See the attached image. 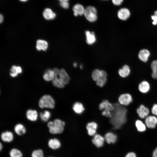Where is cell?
<instances>
[{
    "label": "cell",
    "mask_w": 157,
    "mask_h": 157,
    "mask_svg": "<svg viewBox=\"0 0 157 157\" xmlns=\"http://www.w3.org/2000/svg\"><path fill=\"white\" fill-rule=\"evenodd\" d=\"M10 75L12 77H15L17 76L18 74H21L22 72V68L19 66L13 65L10 70Z\"/></svg>",
    "instance_id": "obj_25"
},
{
    "label": "cell",
    "mask_w": 157,
    "mask_h": 157,
    "mask_svg": "<svg viewBox=\"0 0 157 157\" xmlns=\"http://www.w3.org/2000/svg\"><path fill=\"white\" fill-rule=\"evenodd\" d=\"M152 157H157V147L153 151Z\"/></svg>",
    "instance_id": "obj_42"
},
{
    "label": "cell",
    "mask_w": 157,
    "mask_h": 157,
    "mask_svg": "<svg viewBox=\"0 0 157 157\" xmlns=\"http://www.w3.org/2000/svg\"><path fill=\"white\" fill-rule=\"evenodd\" d=\"M119 75L121 77L125 78L128 76L130 72V69L127 65H124L118 71Z\"/></svg>",
    "instance_id": "obj_22"
},
{
    "label": "cell",
    "mask_w": 157,
    "mask_h": 157,
    "mask_svg": "<svg viewBox=\"0 0 157 157\" xmlns=\"http://www.w3.org/2000/svg\"><path fill=\"white\" fill-rule=\"evenodd\" d=\"M60 6L63 8L67 9L69 7V4L67 1H63L60 3Z\"/></svg>",
    "instance_id": "obj_38"
},
{
    "label": "cell",
    "mask_w": 157,
    "mask_h": 157,
    "mask_svg": "<svg viewBox=\"0 0 157 157\" xmlns=\"http://www.w3.org/2000/svg\"><path fill=\"white\" fill-rule=\"evenodd\" d=\"M151 19L153 20L152 24L153 25H156L157 24V10L154 12V15L151 16Z\"/></svg>",
    "instance_id": "obj_35"
},
{
    "label": "cell",
    "mask_w": 157,
    "mask_h": 157,
    "mask_svg": "<svg viewBox=\"0 0 157 157\" xmlns=\"http://www.w3.org/2000/svg\"><path fill=\"white\" fill-rule=\"evenodd\" d=\"M131 13L130 10L126 8H122L118 10L117 15L120 20H126L130 17Z\"/></svg>",
    "instance_id": "obj_7"
},
{
    "label": "cell",
    "mask_w": 157,
    "mask_h": 157,
    "mask_svg": "<svg viewBox=\"0 0 157 157\" xmlns=\"http://www.w3.org/2000/svg\"><path fill=\"white\" fill-rule=\"evenodd\" d=\"M107 74L104 70L96 69L92 72V77L93 80L96 82V84L100 87H102L107 80Z\"/></svg>",
    "instance_id": "obj_2"
},
{
    "label": "cell",
    "mask_w": 157,
    "mask_h": 157,
    "mask_svg": "<svg viewBox=\"0 0 157 157\" xmlns=\"http://www.w3.org/2000/svg\"><path fill=\"white\" fill-rule=\"evenodd\" d=\"M83 65H80V68L81 69H82L83 68Z\"/></svg>",
    "instance_id": "obj_47"
},
{
    "label": "cell",
    "mask_w": 157,
    "mask_h": 157,
    "mask_svg": "<svg viewBox=\"0 0 157 157\" xmlns=\"http://www.w3.org/2000/svg\"><path fill=\"white\" fill-rule=\"evenodd\" d=\"M104 138L99 134H95L92 140L93 143L97 147H102L105 141Z\"/></svg>",
    "instance_id": "obj_10"
},
{
    "label": "cell",
    "mask_w": 157,
    "mask_h": 157,
    "mask_svg": "<svg viewBox=\"0 0 157 157\" xmlns=\"http://www.w3.org/2000/svg\"><path fill=\"white\" fill-rule=\"evenodd\" d=\"M43 16L45 19L49 20L54 19L56 15L51 9L47 8L44 10L43 13Z\"/></svg>",
    "instance_id": "obj_16"
},
{
    "label": "cell",
    "mask_w": 157,
    "mask_h": 157,
    "mask_svg": "<svg viewBox=\"0 0 157 157\" xmlns=\"http://www.w3.org/2000/svg\"><path fill=\"white\" fill-rule=\"evenodd\" d=\"M58 0L60 2V3L63 1V0Z\"/></svg>",
    "instance_id": "obj_48"
},
{
    "label": "cell",
    "mask_w": 157,
    "mask_h": 157,
    "mask_svg": "<svg viewBox=\"0 0 157 157\" xmlns=\"http://www.w3.org/2000/svg\"><path fill=\"white\" fill-rule=\"evenodd\" d=\"M118 100L119 104L122 106H127L133 100L131 96L128 93L121 94L119 96Z\"/></svg>",
    "instance_id": "obj_6"
},
{
    "label": "cell",
    "mask_w": 157,
    "mask_h": 157,
    "mask_svg": "<svg viewBox=\"0 0 157 157\" xmlns=\"http://www.w3.org/2000/svg\"><path fill=\"white\" fill-rule=\"evenodd\" d=\"M135 125L137 130L139 131L142 132L146 130V125L141 120H137L135 122Z\"/></svg>",
    "instance_id": "obj_30"
},
{
    "label": "cell",
    "mask_w": 157,
    "mask_h": 157,
    "mask_svg": "<svg viewBox=\"0 0 157 157\" xmlns=\"http://www.w3.org/2000/svg\"><path fill=\"white\" fill-rule=\"evenodd\" d=\"M48 145L51 148L56 149L59 148L61 146L60 141L56 138L49 140L48 142Z\"/></svg>",
    "instance_id": "obj_23"
},
{
    "label": "cell",
    "mask_w": 157,
    "mask_h": 157,
    "mask_svg": "<svg viewBox=\"0 0 157 157\" xmlns=\"http://www.w3.org/2000/svg\"><path fill=\"white\" fill-rule=\"evenodd\" d=\"M152 70V76L154 79H157V60L153 61L151 64Z\"/></svg>",
    "instance_id": "obj_29"
},
{
    "label": "cell",
    "mask_w": 157,
    "mask_h": 157,
    "mask_svg": "<svg viewBox=\"0 0 157 157\" xmlns=\"http://www.w3.org/2000/svg\"><path fill=\"white\" fill-rule=\"evenodd\" d=\"M14 131L16 134L19 135H22L26 132V129L24 126L21 124H17L14 128Z\"/></svg>",
    "instance_id": "obj_27"
},
{
    "label": "cell",
    "mask_w": 157,
    "mask_h": 157,
    "mask_svg": "<svg viewBox=\"0 0 157 157\" xmlns=\"http://www.w3.org/2000/svg\"><path fill=\"white\" fill-rule=\"evenodd\" d=\"M72 108L74 111L78 114L82 113L84 110L83 105L78 102L75 103L73 105Z\"/></svg>",
    "instance_id": "obj_26"
},
{
    "label": "cell",
    "mask_w": 157,
    "mask_h": 157,
    "mask_svg": "<svg viewBox=\"0 0 157 157\" xmlns=\"http://www.w3.org/2000/svg\"><path fill=\"white\" fill-rule=\"evenodd\" d=\"M48 47V43L45 40L39 39L36 42V48L39 51L41 50L46 51Z\"/></svg>",
    "instance_id": "obj_20"
},
{
    "label": "cell",
    "mask_w": 157,
    "mask_h": 157,
    "mask_svg": "<svg viewBox=\"0 0 157 157\" xmlns=\"http://www.w3.org/2000/svg\"><path fill=\"white\" fill-rule=\"evenodd\" d=\"M13 135L12 133L10 131H6L2 132L1 135V138L5 142H10L13 139Z\"/></svg>",
    "instance_id": "obj_19"
},
{
    "label": "cell",
    "mask_w": 157,
    "mask_h": 157,
    "mask_svg": "<svg viewBox=\"0 0 157 157\" xmlns=\"http://www.w3.org/2000/svg\"><path fill=\"white\" fill-rule=\"evenodd\" d=\"M152 113L155 116H157V104H154L151 108Z\"/></svg>",
    "instance_id": "obj_37"
},
{
    "label": "cell",
    "mask_w": 157,
    "mask_h": 157,
    "mask_svg": "<svg viewBox=\"0 0 157 157\" xmlns=\"http://www.w3.org/2000/svg\"><path fill=\"white\" fill-rule=\"evenodd\" d=\"M40 117L42 120L47 122L50 117L51 113L48 110H45L43 112H41L40 114Z\"/></svg>",
    "instance_id": "obj_32"
},
{
    "label": "cell",
    "mask_w": 157,
    "mask_h": 157,
    "mask_svg": "<svg viewBox=\"0 0 157 157\" xmlns=\"http://www.w3.org/2000/svg\"><path fill=\"white\" fill-rule=\"evenodd\" d=\"M150 55V52L147 49H143L141 50L138 54V57L141 61L147 62Z\"/></svg>",
    "instance_id": "obj_14"
},
{
    "label": "cell",
    "mask_w": 157,
    "mask_h": 157,
    "mask_svg": "<svg viewBox=\"0 0 157 157\" xmlns=\"http://www.w3.org/2000/svg\"><path fill=\"white\" fill-rule=\"evenodd\" d=\"M52 81L53 84L55 87L62 88L65 86V85L60 81L58 76H55Z\"/></svg>",
    "instance_id": "obj_31"
},
{
    "label": "cell",
    "mask_w": 157,
    "mask_h": 157,
    "mask_svg": "<svg viewBox=\"0 0 157 157\" xmlns=\"http://www.w3.org/2000/svg\"><path fill=\"white\" fill-rule=\"evenodd\" d=\"M145 122L148 128H154L157 124V118L154 115L148 116L145 118Z\"/></svg>",
    "instance_id": "obj_8"
},
{
    "label": "cell",
    "mask_w": 157,
    "mask_h": 157,
    "mask_svg": "<svg viewBox=\"0 0 157 157\" xmlns=\"http://www.w3.org/2000/svg\"><path fill=\"white\" fill-rule=\"evenodd\" d=\"M26 116L29 120L32 121H35L38 118V113L35 110L28 109L26 112Z\"/></svg>",
    "instance_id": "obj_18"
},
{
    "label": "cell",
    "mask_w": 157,
    "mask_h": 157,
    "mask_svg": "<svg viewBox=\"0 0 157 157\" xmlns=\"http://www.w3.org/2000/svg\"><path fill=\"white\" fill-rule=\"evenodd\" d=\"M137 112L140 117L143 119L148 116L149 113V110L144 105H141L137 108Z\"/></svg>",
    "instance_id": "obj_13"
},
{
    "label": "cell",
    "mask_w": 157,
    "mask_h": 157,
    "mask_svg": "<svg viewBox=\"0 0 157 157\" xmlns=\"http://www.w3.org/2000/svg\"><path fill=\"white\" fill-rule=\"evenodd\" d=\"M69 0H63V1H67V2H68Z\"/></svg>",
    "instance_id": "obj_49"
},
{
    "label": "cell",
    "mask_w": 157,
    "mask_h": 157,
    "mask_svg": "<svg viewBox=\"0 0 157 157\" xmlns=\"http://www.w3.org/2000/svg\"><path fill=\"white\" fill-rule=\"evenodd\" d=\"M125 157H137V156L134 153L130 152L128 153L126 156Z\"/></svg>",
    "instance_id": "obj_40"
},
{
    "label": "cell",
    "mask_w": 157,
    "mask_h": 157,
    "mask_svg": "<svg viewBox=\"0 0 157 157\" xmlns=\"http://www.w3.org/2000/svg\"><path fill=\"white\" fill-rule=\"evenodd\" d=\"M77 63H74L73 64V66L74 67H76V66H77Z\"/></svg>",
    "instance_id": "obj_44"
},
{
    "label": "cell",
    "mask_w": 157,
    "mask_h": 157,
    "mask_svg": "<svg viewBox=\"0 0 157 157\" xmlns=\"http://www.w3.org/2000/svg\"><path fill=\"white\" fill-rule=\"evenodd\" d=\"M55 102L53 97L49 95H44L40 99L38 102L39 107L42 108H53Z\"/></svg>",
    "instance_id": "obj_4"
},
{
    "label": "cell",
    "mask_w": 157,
    "mask_h": 157,
    "mask_svg": "<svg viewBox=\"0 0 157 157\" xmlns=\"http://www.w3.org/2000/svg\"><path fill=\"white\" fill-rule=\"evenodd\" d=\"M20 1H22V2H25L27 1L28 0H19Z\"/></svg>",
    "instance_id": "obj_46"
},
{
    "label": "cell",
    "mask_w": 157,
    "mask_h": 157,
    "mask_svg": "<svg viewBox=\"0 0 157 157\" xmlns=\"http://www.w3.org/2000/svg\"><path fill=\"white\" fill-rule=\"evenodd\" d=\"M97 14L96 8L93 6H89L85 8L84 15L88 21L94 22L97 19Z\"/></svg>",
    "instance_id": "obj_5"
},
{
    "label": "cell",
    "mask_w": 157,
    "mask_h": 157,
    "mask_svg": "<svg viewBox=\"0 0 157 157\" xmlns=\"http://www.w3.org/2000/svg\"><path fill=\"white\" fill-rule=\"evenodd\" d=\"M86 37V42L89 45H91L94 44L96 41V38L94 32H90L89 31H87L85 32Z\"/></svg>",
    "instance_id": "obj_17"
},
{
    "label": "cell",
    "mask_w": 157,
    "mask_h": 157,
    "mask_svg": "<svg viewBox=\"0 0 157 157\" xmlns=\"http://www.w3.org/2000/svg\"><path fill=\"white\" fill-rule=\"evenodd\" d=\"M113 105L114 108L112 111L110 122L114 129H118L126 122L127 110L119 103H115Z\"/></svg>",
    "instance_id": "obj_1"
},
{
    "label": "cell",
    "mask_w": 157,
    "mask_h": 157,
    "mask_svg": "<svg viewBox=\"0 0 157 157\" xmlns=\"http://www.w3.org/2000/svg\"><path fill=\"white\" fill-rule=\"evenodd\" d=\"M3 20V17L2 15L1 14L0 15V22L2 23Z\"/></svg>",
    "instance_id": "obj_43"
},
{
    "label": "cell",
    "mask_w": 157,
    "mask_h": 157,
    "mask_svg": "<svg viewBox=\"0 0 157 157\" xmlns=\"http://www.w3.org/2000/svg\"><path fill=\"white\" fill-rule=\"evenodd\" d=\"M149 83L147 81H143L140 83L138 86L139 90L142 93H146L149 90Z\"/></svg>",
    "instance_id": "obj_24"
},
{
    "label": "cell",
    "mask_w": 157,
    "mask_h": 157,
    "mask_svg": "<svg viewBox=\"0 0 157 157\" xmlns=\"http://www.w3.org/2000/svg\"></svg>",
    "instance_id": "obj_50"
},
{
    "label": "cell",
    "mask_w": 157,
    "mask_h": 157,
    "mask_svg": "<svg viewBox=\"0 0 157 157\" xmlns=\"http://www.w3.org/2000/svg\"><path fill=\"white\" fill-rule=\"evenodd\" d=\"M58 76L60 81L65 85L67 84L69 81L70 77L64 69L60 70Z\"/></svg>",
    "instance_id": "obj_9"
},
{
    "label": "cell",
    "mask_w": 157,
    "mask_h": 157,
    "mask_svg": "<svg viewBox=\"0 0 157 157\" xmlns=\"http://www.w3.org/2000/svg\"><path fill=\"white\" fill-rule=\"evenodd\" d=\"M10 157H22V154L19 150L16 149H12L10 152Z\"/></svg>",
    "instance_id": "obj_33"
},
{
    "label": "cell",
    "mask_w": 157,
    "mask_h": 157,
    "mask_svg": "<svg viewBox=\"0 0 157 157\" xmlns=\"http://www.w3.org/2000/svg\"></svg>",
    "instance_id": "obj_51"
},
{
    "label": "cell",
    "mask_w": 157,
    "mask_h": 157,
    "mask_svg": "<svg viewBox=\"0 0 157 157\" xmlns=\"http://www.w3.org/2000/svg\"><path fill=\"white\" fill-rule=\"evenodd\" d=\"M55 76L53 70L48 69L43 75V78L46 81H52Z\"/></svg>",
    "instance_id": "obj_28"
},
{
    "label": "cell",
    "mask_w": 157,
    "mask_h": 157,
    "mask_svg": "<svg viewBox=\"0 0 157 157\" xmlns=\"http://www.w3.org/2000/svg\"><path fill=\"white\" fill-rule=\"evenodd\" d=\"M99 108L100 110H104L105 111H109L112 112L114 108L112 105L107 100H103L99 105Z\"/></svg>",
    "instance_id": "obj_11"
},
{
    "label": "cell",
    "mask_w": 157,
    "mask_h": 157,
    "mask_svg": "<svg viewBox=\"0 0 157 157\" xmlns=\"http://www.w3.org/2000/svg\"><path fill=\"white\" fill-rule=\"evenodd\" d=\"M104 138L105 140L108 144L114 143L117 140L116 135L111 132L107 133Z\"/></svg>",
    "instance_id": "obj_21"
},
{
    "label": "cell",
    "mask_w": 157,
    "mask_h": 157,
    "mask_svg": "<svg viewBox=\"0 0 157 157\" xmlns=\"http://www.w3.org/2000/svg\"><path fill=\"white\" fill-rule=\"evenodd\" d=\"M72 10L74 15L76 17L78 15L81 16L84 15L85 8L82 5L78 3L74 6Z\"/></svg>",
    "instance_id": "obj_15"
},
{
    "label": "cell",
    "mask_w": 157,
    "mask_h": 157,
    "mask_svg": "<svg viewBox=\"0 0 157 157\" xmlns=\"http://www.w3.org/2000/svg\"><path fill=\"white\" fill-rule=\"evenodd\" d=\"M65 123L61 120L57 119L53 121H49L47 124L49 132L52 134H60L63 132L64 129Z\"/></svg>",
    "instance_id": "obj_3"
},
{
    "label": "cell",
    "mask_w": 157,
    "mask_h": 157,
    "mask_svg": "<svg viewBox=\"0 0 157 157\" xmlns=\"http://www.w3.org/2000/svg\"><path fill=\"white\" fill-rule=\"evenodd\" d=\"M97 127V124L95 122L88 123L86 126L88 134L91 136L94 135L96 134Z\"/></svg>",
    "instance_id": "obj_12"
},
{
    "label": "cell",
    "mask_w": 157,
    "mask_h": 157,
    "mask_svg": "<svg viewBox=\"0 0 157 157\" xmlns=\"http://www.w3.org/2000/svg\"><path fill=\"white\" fill-rule=\"evenodd\" d=\"M102 115L110 118L112 116V112L109 111L103 110L102 112Z\"/></svg>",
    "instance_id": "obj_36"
},
{
    "label": "cell",
    "mask_w": 157,
    "mask_h": 157,
    "mask_svg": "<svg viewBox=\"0 0 157 157\" xmlns=\"http://www.w3.org/2000/svg\"><path fill=\"white\" fill-rule=\"evenodd\" d=\"M124 0H112L113 3L115 5H120L123 2Z\"/></svg>",
    "instance_id": "obj_39"
},
{
    "label": "cell",
    "mask_w": 157,
    "mask_h": 157,
    "mask_svg": "<svg viewBox=\"0 0 157 157\" xmlns=\"http://www.w3.org/2000/svg\"><path fill=\"white\" fill-rule=\"evenodd\" d=\"M3 146L2 145L1 143H0V150L1 151L2 150V149Z\"/></svg>",
    "instance_id": "obj_45"
},
{
    "label": "cell",
    "mask_w": 157,
    "mask_h": 157,
    "mask_svg": "<svg viewBox=\"0 0 157 157\" xmlns=\"http://www.w3.org/2000/svg\"><path fill=\"white\" fill-rule=\"evenodd\" d=\"M32 157H44L42 150L40 149L33 151L31 154Z\"/></svg>",
    "instance_id": "obj_34"
},
{
    "label": "cell",
    "mask_w": 157,
    "mask_h": 157,
    "mask_svg": "<svg viewBox=\"0 0 157 157\" xmlns=\"http://www.w3.org/2000/svg\"><path fill=\"white\" fill-rule=\"evenodd\" d=\"M54 72L55 76H58L59 75L60 70L57 68H54L53 70Z\"/></svg>",
    "instance_id": "obj_41"
}]
</instances>
